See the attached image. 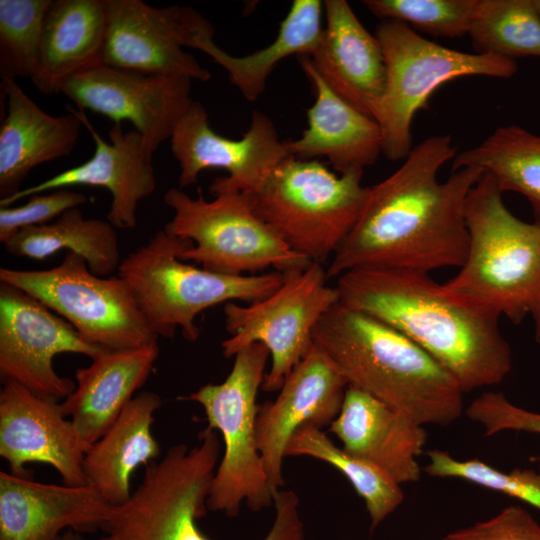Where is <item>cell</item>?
<instances>
[{"label":"cell","mask_w":540,"mask_h":540,"mask_svg":"<svg viewBox=\"0 0 540 540\" xmlns=\"http://www.w3.org/2000/svg\"><path fill=\"white\" fill-rule=\"evenodd\" d=\"M7 114L0 126V200L14 196L30 171L69 155L83 125L76 110L61 116L43 111L18 85L1 76Z\"/></svg>","instance_id":"obj_24"},{"label":"cell","mask_w":540,"mask_h":540,"mask_svg":"<svg viewBox=\"0 0 540 540\" xmlns=\"http://www.w3.org/2000/svg\"><path fill=\"white\" fill-rule=\"evenodd\" d=\"M170 147L179 165L178 184H195L199 174L221 168L228 176L218 177L209 187L215 195L225 191L254 192L289 154L286 141L268 116L254 110L249 129L240 139L217 134L208 121L205 107L192 101L170 137Z\"/></svg>","instance_id":"obj_14"},{"label":"cell","mask_w":540,"mask_h":540,"mask_svg":"<svg viewBox=\"0 0 540 540\" xmlns=\"http://www.w3.org/2000/svg\"><path fill=\"white\" fill-rule=\"evenodd\" d=\"M297 58L312 84L315 101L307 110L308 126L302 135L286 141L289 154L302 160L325 157L341 174L374 164L382 153L378 123L335 93L309 56Z\"/></svg>","instance_id":"obj_23"},{"label":"cell","mask_w":540,"mask_h":540,"mask_svg":"<svg viewBox=\"0 0 540 540\" xmlns=\"http://www.w3.org/2000/svg\"><path fill=\"white\" fill-rule=\"evenodd\" d=\"M107 13L104 65L202 82L211 78L210 72L183 49L207 21L192 8L107 0Z\"/></svg>","instance_id":"obj_15"},{"label":"cell","mask_w":540,"mask_h":540,"mask_svg":"<svg viewBox=\"0 0 540 540\" xmlns=\"http://www.w3.org/2000/svg\"><path fill=\"white\" fill-rule=\"evenodd\" d=\"M165 204L174 215L165 225L169 233L192 241L179 254L212 272L227 275L255 274L268 268L286 272L304 268L311 262L290 250L255 213L248 193L225 191L206 200L181 188H170Z\"/></svg>","instance_id":"obj_10"},{"label":"cell","mask_w":540,"mask_h":540,"mask_svg":"<svg viewBox=\"0 0 540 540\" xmlns=\"http://www.w3.org/2000/svg\"><path fill=\"white\" fill-rule=\"evenodd\" d=\"M465 413L470 420L483 427L487 436L503 431L540 435V413L514 405L502 393H482L469 404ZM536 460L540 474V455Z\"/></svg>","instance_id":"obj_37"},{"label":"cell","mask_w":540,"mask_h":540,"mask_svg":"<svg viewBox=\"0 0 540 540\" xmlns=\"http://www.w3.org/2000/svg\"><path fill=\"white\" fill-rule=\"evenodd\" d=\"M112 507L89 484H47L0 472V540H57L69 529H102Z\"/></svg>","instance_id":"obj_20"},{"label":"cell","mask_w":540,"mask_h":540,"mask_svg":"<svg viewBox=\"0 0 540 540\" xmlns=\"http://www.w3.org/2000/svg\"><path fill=\"white\" fill-rule=\"evenodd\" d=\"M468 35L476 53L540 58V15L533 0H477Z\"/></svg>","instance_id":"obj_32"},{"label":"cell","mask_w":540,"mask_h":540,"mask_svg":"<svg viewBox=\"0 0 540 540\" xmlns=\"http://www.w3.org/2000/svg\"><path fill=\"white\" fill-rule=\"evenodd\" d=\"M364 6L382 20L404 23L436 37L468 35L477 0H365Z\"/></svg>","instance_id":"obj_34"},{"label":"cell","mask_w":540,"mask_h":540,"mask_svg":"<svg viewBox=\"0 0 540 540\" xmlns=\"http://www.w3.org/2000/svg\"><path fill=\"white\" fill-rule=\"evenodd\" d=\"M17 207H0V242L4 244L22 229L48 224L65 211L85 204L87 197L62 188L48 194L39 193ZM53 222V221H52Z\"/></svg>","instance_id":"obj_36"},{"label":"cell","mask_w":540,"mask_h":540,"mask_svg":"<svg viewBox=\"0 0 540 540\" xmlns=\"http://www.w3.org/2000/svg\"><path fill=\"white\" fill-rule=\"evenodd\" d=\"M88 447L57 401L43 398L14 381H5L0 392V456L10 473L27 477L25 464L52 466L65 485L87 481L83 459Z\"/></svg>","instance_id":"obj_18"},{"label":"cell","mask_w":540,"mask_h":540,"mask_svg":"<svg viewBox=\"0 0 540 540\" xmlns=\"http://www.w3.org/2000/svg\"><path fill=\"white\" fill-rule=\"evenodd\" d=\"M314 344L356 387L421 425L447 426L463 413V390L432 356L391 326L335 304L318 322Z\"/></svg>","instance_id":"obj_3"},{"label":"cell","mask_w":540,"mask_h":540,"mask_svg":"<svg viewBox=\"0 0 540 540\" xmlns=\"http://www.w3.org/2000/svg\"><path fill=\"white\" fill-rule=\"evenodd\" d=\"M310 456L339 470L364 500L374 530L403 502L401 485L383 470L337 447L318 427L305 425L289 440L285 456Z\"/></svg>","instance_id":"obj_31"},{"label":"cell","mask_w":540,"mask_h":540,"mask_svg":"<svg viewBox=\"0 0 540 540\" xmlns=\"http://www.w3.org/2000/svg\"><path fill=\"white\" fill-rule=\"evenodd\" d=\"M104 350L85 342L62 317L25 291L0 282V376L43 398H67L75 382L60 376L53 360L62 353L93 359Z\"/></svg>","instance_id":"obj_13"},{"label":"cell","mask_w":540,"mask_h":540,"mask_svg":"<svg viewBox=\"0 0 540 540\" xmlns=\"http://www.w3.org/2000/svg\"><path fill=\"white\" fill-rule=\"evenodd\" d=\"M281 286L263 300L224 306L230 337L221 343L224 357L243 348L263 344L270 352L271 367L262 390L279 391L293 368L314 346L313 332L321 318L339 302L336 287L327 284L323 265L311 262L284 272Z\"/></svg>","instance_id":"obj_12"},{"label":"cell","mask_w":540,"mask_h":540,"mask_svg":"<svg viewBox=\"0 0 540 540\" xmlns=\"http://www.w3.org/2000/svg\"><path fill=\"white\" fill-rule=\"evenodd\" d=\"M441 540H540V524L523 507L511 505L487 520L450 532Z\"/></svg>","instance_id":"obj_38"},{"label":"cell","mask_w":540,"mask_h":540,"mask_svg":"<svg viewBox=\"0 0 540 540\" xmlns=\"http://www.w3.org/2000/svg\"><path fill=\"white\" fill-rule=\"evenodd\" d=\"M322 12L320 0H294L274 41L245 56H233L221 49L213 41L214 28L208 21L193 34L189 47L222 66L231 84L253 102L264 92L267 79L279 62L291 55L311 56L315 52L323 32Z\"/></svg>","instance_id":"obj_28"},{"label":"cell","mask_w":540,"mask_h":540,"mask_svg":"<svg viewBox=\"0 0 540 540\" xmlns=\"http://www.w3.org/2000/svg\"><path fill=\"white\" fill-rule=\"evenodd\" d=\"M192 245L163 228L122 259L117 270L157 337L171 339L180 329L194 342L200 335L195 320L201 312L221 303L263 300L285 279L280 271L227 275L198 268L179 258Z\"/></svg>","instance_id":"obj_6"},{"label":"cell","mask_w":540,"mask_h":540,"mask_svg":"<svg viewBox=\"0 0 540 540\" xmlns=\"http://www.w3.org/2000/svg\"><path fill=\"white\" fill-rule=\"evenodd\" d=\"M0 282L33 296L66 320L87 343L123 350L157 342L126 282L92 273L86 260L67 252L62 262L42 270L1 268Z\"/></svg>","instance_id":"obj_11"},{"label":"cell","mask_w":540,"mask_h":540,"mask_svg":"<svg viewBox=\"0 0 540 540\" xmlns=\"http://www.w3.org/2000/svg\"><path fill=\"white\" fill-rule=\"evenodd\" d=\"M269 356L263 344H251L234 356L222 383L206 384L182 398L199 403L208 427L221 433L224 452L211 482L207 508L229 517L239 514L244 500L254 512L274 504L256 440V398Z\"/></svg>","instance_id":"obj_8"},{"label":"cell","mask_w":540,"mask_h":540,"mask_svg":"<svg viewBox=\"0 0 540 540\" xmlns=\"http://www.w3.org/2000/svg\"><path fill=\"white\" fill-rule=\"evenodd\" d=\"M424 472L438 478L462 479L525 502L540 512V474L532 469L501 471L479 460H458L444 450L427 451Z\"/></svg>","instance_id":"obj_35"},{"label":"cell","mask_w":540,"mask_h":540,"mask_svg":"<svg viewBox=\"0 0 540 540\" xmlns=\"http://www.w3.org/2000/svg\"><path fill=\"white\" fill-rule=\"evenodd\" d=\"M220 455L216 430L206 427L199 444H176L145 466L143 480L125 503L113 506L96 540H210L197 521L207 510ZM275 518L263 540H305L292 490L274 495Z\"/></svg>","instance_id":"obj_5"},{"label":"cell","mask_w":540,"mask_h":540,"mask_svg":"<svg viewBox=\"0 0 540 540\" xmlns=\"http://www.w3.org/2000/svg\"><path fill=\"white\" fill-rule=\"evenodd\" d=\"M363 170L337 176L317 160L284 159L252 193L255 213L293 252L323 264L360 218Z\"/></svg>","instance_id":"obj_7"},{"label":"cell","mask_w":540,"mask_h":540,"mask_svg":"<svg viewBox=\"0 0 540 540\" xmlns=\"http://www.w3.org/2000/svg\"><path fill=\"white\" fill-rule=\"evenodd\" d=\"M375 36L385 59L386 82L374 119L382 153L393 161L411 152L413 118L441 85L467 76L511 78L518 71L515 60L446 48L398 21L382 20Z\"/></svg>","instance_id":"obj_9"},{"label":"cell","mask_w":540,"mask_h":540,"mask_svg":"<svg viewBox=\"0 0 540 540\" xmlns=\"http://www.w3.org/2000/svg\"><path fill=\"white\" fill-rule=\"evenodd\" d=\"M348 383L317 345L293 368L274 401L259 407L257 447L274 495L284 480L282 465L287 444L305 425L322 429L338 416Z\"/></svg>","instance_id":"obj_17"},{"label":"cell","mask_w":540,"mask_h":540,"mask_svg":"<svg viewBox=\"0 0 540 540\" xmlns=\"http://www.w3.org/2000/svg\"><path fill=\"white\" fill-rule=\"evenodd\" d=\"M533 4L540 15V0H533Z\"/></svg>","instance_id":"obj_40"},{"label":"cell","mask_w":540,"mask_h":540,"mask_svg":"<svg viewBox=\"0 0 540 540\" xmlns=\"http://www.w3.org/2000/svg\"><path fill=\"white\" fill-rule=\"evenodd\" d=\"M76 112L95 142L93 156L78 166L0 200V207H9L24 197L48 190L79 185L103 187L112 197L107 220L116 229H133L137 223L138 204L156 189L153 153L135 129L124 132L121 123H115L108 131V143L93 128L83 111Z\"/></svg>","instance_id":"obj_19"},{"label":"cell","mask_w":540,"mask_h":540,"mask_svg":"<svg viewBox=\"0 0 540 540\" xmlns=\"http://www.w3.org/2000/svg\"><path fill=\"white\" fill-rule=\"evenodd\" d=\"M452 171L478 167L489 173L499 190L523 195L540 222V136L518 125L497 128L479 145L453 158Z\"/></svg>","instance_id":"obj_30"},{"label":"cell","mask_w":540,"mask_h":540,"mask_svg":"<svg viewBox=\"0 0 540 540\" xmlns=\"http://www.w3.org/2000/svg\"><path fill=\"white\" fill-rule=\"evenodd\" d=\"M191 82L101 64L64 80L59 93L81 111L91 110L115 123L130 121L154 153L191 105Z\"/></svg>","instance_id":"obj_16"},{"label":"cell","mask_w":540,"mask_h":540,"mask_svg":"<svg viewBox=\"0 0 540 540\" xmlns=\"http://www.w3.org/2000/svg\"><path fill=\"white\" fill-rule=\"evenodd\" d=\"M455 154L449 135L429 137L394 173L370 187L360 218L326 268L327 278L365 267L425 273L460 268L469 242L466 200L484 171L465 167L439 182V169Z\"/></svg>","instance_id":"obj_1"},{"label":"cell","mask_w":540,"mask_h":540,"mask_svg":"<svg viewBox=\"0 0 540 540\" xmlns=\"http://www.w3.org/2000/svg\"><path fill=\"white\" fill-rule=\"evenodd\" d=\"M323 9L325 27L310 61L335 93L374 119L386 82L380 42L363 26L347 1L325 0Z\"/></svg>","instance_id":"obj_22"},{"label":"cell","mask_w":540,"mask_h":540,"mask_svg":"<svg viewBox=\"0 0 540 540\" xmlns=\"http://www.w3.org/2000/svg\"><path fill=\"white\" fill-rule=\"evenodd\" d=\"M14 256L44 260L61 250L82 256L92 273L108 277L122 261L116 228L106 219L85 218L79 208L51 223L22 229L4 244Z\"/></svg>","instance_id":"obj_29"},{"label":"cell","mask_w":540,"mask_h":540,"mask_svg":"<svg viewBox=\"0 0 540 540\" xmlns=\"http://www.w3.org/2000/svg\"><path fill=\"white\" fill-rule=\"evenodd\" d=\"M465 219L467 255L442 290L461 304L514 324L530 315L540 342V222L517 218L487 172L468 193Z\"/></svg>","instance_id":"obj_4"},{"label":"cell","mask_w":540,"mask_h":540,"mask_svg":"<svg viewBox=\"0 0 540 540\" xmlns=\"http://www.w3.org/2000/svg\"><path fill=\"white\" fill-rule=\"evenodd\" d=\"M160 406L157 393L141 392L85 452L83 471L87 484L111 506L129 500L130 478L135 469L160 455V445L151 433L153 415Z\"/></svg>","instance_id":"obj_26"},{"label":"cell","mask_w":540,"mask_h":540,"mask_svg":"<svg viewBox=\"0 0 540 540\" xmlns=\"http://www.w3.org/2000/svg\"><path fill=\"white\" fill-rule=\"evenodd\" d=\"M339 302L396 329L441 364L464 393L502 382L511 348L497 315L447 296L429 273L365 267L341 274Z\"/></svg>","instance_id":"obj_2"},{"label":"cell","mask_w":540,"mask_h":540,"mask_svg":"<svg viewBox=\"0 0 540 540\" xmlns=\"http://www.w3.org/2000/svg\"><path fill=\"white\" fill-rule=\"evenodd\" d=\"M52 0H0L1 76L36 77L43 21Z\"/></svg>","instance_id":"obj_33"},{"label":"cell","mask_w":540,"mask_h":540,"mask_svg":"<svg viewBox=\"0 0 540 540\" xmlns=\"http://www.w3.org/2000/svg\"><path fill=\"white\" fill-rule=\"evenodd\" d=\"M57 540H84L83 537L74 530H66Z\"/></svg>","instance_id":"obj_39"},{"label":"cell","mask_w":540,"mask_h":540,"mask_svg":"<svg viewBox=\"0 0 540 540\" xmlns=\"http://www.w3.org/2000/svg\"><path fill=\"white\" fill-rule=\"evenodd\" d=\"M107 21V0L52 1L43 21L35 87L59 93L67 78L103 64Z\"/></svg>","instance_id":"obj_27"},{"label":"cell","mask_w":540,"mask_h":540,"mask_svg":"<svg viewBox=\"0 0 540 540\" xmlns=\"http://www.w3.org/2000/svg\"><path fill=\"white\" fill-rule=\"evenodd\" d=\"M159 346L153 342L123 350H104L75 371L76 386L60 409L89 448L115 422L153 369ZM88 450V449H87Z\"/></svg>","instance_id":"obj_25"},{"label":"cell","mask_w":540,"mask_h":540,"mask_svg":"<svg viewBox=\"0 0 540 540\" xmlns=\"http://www.w3.org/2000/svg\"><path fill=\"white\" fill-rule=\"evenodd\" d=\"M329 431L346 452L383 470L400 485L420 479L418 457L427 442L423 425L370 394L348 385Z\"/></svg>","instance_id":"obj_21"}]
</instances>
